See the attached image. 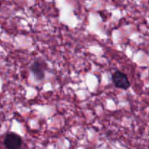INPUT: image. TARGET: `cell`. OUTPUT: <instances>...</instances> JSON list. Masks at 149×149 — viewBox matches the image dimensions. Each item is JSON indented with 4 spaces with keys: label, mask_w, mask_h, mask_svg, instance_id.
I'll return each mask as SVG.
<instances>
[{
    "label": "cell",
    "mask_w": 149,
    "mask_h": 149,
    "mask_svg": "<svg viewBox=\"0 0 149 149\" xmlns=\"http://www.w3.org/2000/svg\"><path fill=\"white\" fill-rule=\"evenodd\" d=\"M22 143V138L14 132L7 134L4 140V145L7 149H20Z\"/></svg>",
    "instance_id": "1"
},
{
    "label": "cell",
    "mask_w": 149,
    "mask_h": 149,
    "mask_svg": "<svg viewBox=\"0 0 149 149\" xmlns=\"http://www.w3.org/2000/svg\"><path fill=\"white\" fill-rule=\"evenodd\" d=\"M112 81L117 88L127 90L130 87V82L128 79V77L122 71H115L112 75Z\"/></svg>",
    "instance_id": "2"
},
{
    "label": "cell",
    "mask_w": 149,
    "mask_h": 149,
    "mask_svg": "<svg viewBox=\"0 0 149 149\" xmlns=\"http://www.w3.org/2000/svg\"><path fill=\"white\" fill-rule=\"evenodd\" d=\"M31 71L37 79L42 80L45 78V66L40 61H35L31 66Z\"/></svg>",
    "instance_id": "3"
}]
</instances>
